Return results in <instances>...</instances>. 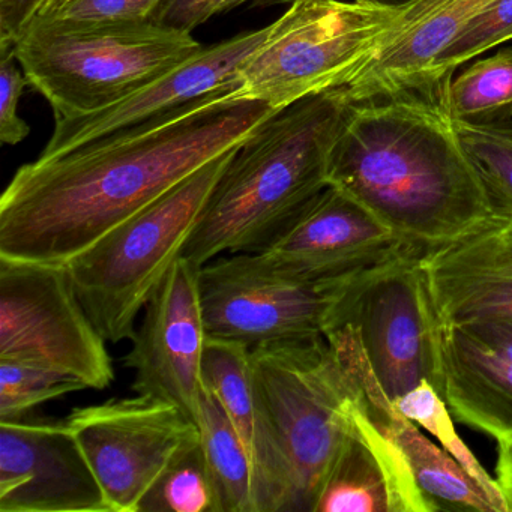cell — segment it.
I'll return each instance as SVG.
<instances>
[{"instance_id": "603a6c76", "label": "cell", "mask_w": 512, "mask_h": 512, "mask_svg": "<svg viewBox=\"0 0 512 512\" xmlns=\"http://www.w3.org/2000/svg\"><path fill=\"white\" fill-rule=\"evenodd\" d=\"M443 103L455 121L509 124L512 119V47L476 61L452 77Z\"/></svg>"}, {"instance_id": "83f0119b", "label": "cell", "mask_w": 512, "mask_h": 512, "mask_svg": "<svg viewBox=\"0 0 512 512\" xmlns=\"http://www.w3.org/2000/svg\"><path fill=\"white\" fill-rule=\"evenodd\" d=\"M511 40L512 0H496L440 56L431 73V91H446L458 68Z\"/></svg>"}, {"instance_id": "8992f818", "label": "cell", "mask_w": 512, "mask_h": 512, "mask_svg": "<svg viewBox=\"0 0 512 512\" xmlns=\"http://www.w3.org/2000/svg\"><path fill=\"white\" fill-rule=\"evenodd\" d=\"M251 365L286 460L289 512H314L352 430L355 380L326 337L253 347Z\"/></svg>"}, {"instance_id": "e575fe53", "label": "cell", "mask_w": 512, "mask_h": 512, "mask_svg": "<svg viewBox=\"0 0 512 512\" xmlns=\"http://www.w3.org/2000/svg\"><path fill=\"white\" fill-rule=\"evenodd\" d=\"M70 2L71 0H47L37 16H50V14L56 13V11L61 10L65 5L70 4Z\"/></svg>"}, {"instance_id": "836d02e7", "label": "cell", "mask_w": 512, "mask_h": 512, "mask_svg": "<svg viewBox=\"0 0 512 512\" xmlns=\"http://www.w3.org/2000/svg\"><path fill=\"white\" fill-rule=\"evenodd\" d=\"M364 4L379 5V7L403 8L412 4L413 0H358Z\"/></svg>"}, {"instance_id": "9c48e42d", "label": "cell", "mask_w": 512, "mask_h": 512, "mask_svg": "<svg viewBox=\"0 0 512 512\" xmlns=\"http://www.w3.org/2000/svg\"><path fill=\"white\" fill-rule=\"evenodd\" d=\"M0 359L56 371L86 389H106L115 380L107 340L65 265L0 257Z\"/></svg>"}, {"instance_id": "52a82bcc", "label": "cell", "mask_w": 512, "mask_h": 512, "mask_svg": "<svg viewBox=\"0 0 512 512\" xmlns=\"http://www.w3.org/2000/svg\"><path fill=\"white\" fill-rule=\"evenodd\" d=\"M400 11L358 0H295L239 68L229 100L281 110L346 88L376 58Z\"/></svg>"}, {"instance_id": "7402d4cb", "label": "cell", "mask_w": 512, "mask_h": 512, "mask_svg": "<svg viewBox=\"0 0 512 512\" xmlns=\"http://www.w3.org/2000/svg\"><path fill=\"white\" fill-rule=\"evenodd\" d=\"M197 428L217 485L221 512H254L250 458L229 416L205 386L199 397Z\"/></svg>"}, {"instance_id": "d6a6232c", "label": "cell", "mask_w": 512, "mask_h": 512, "mask_svg": "<svg viewBox=\"0 0 512 512\" xmlns=\"http://www.w3.org/2000/svg\"><path fill=\"white\" fill-rule=\"evenodd\" d=\"M499 443L496 463V482L505 502L506 512H512V439Z\"/></svg>"}, {"instance_id": "ac0fdd59", "label": "cell", "mask_w": 512, "mask_h": 512, "mask_svg": "<svg viewBox=\"0 0 512 512\" xmlns=\"http://www.w3.org/2000/svg\"><path fill=\"white\" fill-rule=\"evenodd\" d=\"M326 338L355 379L365 409L400 449L416 484L436 509L497 512L481 485L442 446L425 436L419 425L398 412L368 361L358 329L352 323H341Z\"/></svg>"}, {"instance_id": "8d00e7d4", "label": "cell", "mask_w": 512, "mask_h": 512, "mask_svg": "<svg viewBox=\"0 0 512 512\" xmlns=\"http://www.w3.org/2000/svg\"><path fill=\"white\" fill-rule=\"evenodd\" d=\"M295 0H254V7L256 8H271L278 7V5H290Z\"/></svg>"}, {"instance_id": "d590c367", "label": "cell", "mask_w": 512, "mask_h": 512, "mask_svg": "<svg viewBox=\"0 0 512 512\" xmlns=\"http://www.w3.org/2000/svg\"><path fill=\"white\" fill-rule=\"evenodd\" d=\"M247 2H250V0H218L217 13H215V16H220V14L227 13V11L235 10V8L241 7V5L247 4Z\"/></svg>"}, {"instance_id": "6da1fadb", "label": "cell", "mask_w": 512, "mask_h": 512, "mask_svg": "<svg viewBox=\"0 0 512 512\" xmlns=\"http://www.w3.org/2000/svg\"><path fill=\"white\" fill-rule=\"evenodd\" d=\"M230 92L20 167L0 197V257L65 265L277 112Z\"/></svg>"}, {"instance_id": "f546056e", "label": "cell", "mask_w": 512, "mask_h": 512, "mask_svg": "<svg viewBox=\"0 0 512 512\" xmlns=\"http://www.w3.org/2000/svg\"><path fill=\"white\" fill-rule=\"evenodd\" d=\"M28 85L10 43H0V142L17 146L31 134L28 122L19 116V103Z\"/></svg>"}, {"instance_id": "1f68e13d", "label": "cell", "mask_w": 512, "mask_h": 512, "mask_svg": "<svg viewBox=\"0 0 512 512\" xmlns=\"http://www.w3.org/2000/svg\"><path fill=\"white\" fill-rule=\"evenodd\" d=\"M47 0H0V43H14Z\"/></svg>"}, {"instance_id": "9a60e30c", "label": "cell", "mask_w": 512, "mask_h": 512, "mask_svg": "<svg viewBox=\"0 0 512 512\" xmlns=\"http://www.w3.org/2000/svg\"><path fill=\"white\" fill-rule=\"evenodd\" d=\"M436 386L457 421L512 439V317L433 322Z\"/></svg>"}, {"instance_id": "d4e9b609", "label": "cell", "mask_w": 512, "mask_h": 512, "mask_svg": "<svg viewBox=\"0 0 512 512\" xmlns=\"http://www.w3.org/2000/svg\"><path fill=\"white\" fill-rule=\"evenodd\" d=\"M392 401L398 412L403 413L425 433L434 437L440 446L481 485L497 512H506L496 479L488 475L469 446L463 442L455 430L454 416H451L448 404L430 380H422L415 388Z\"/></svg>"}, {"instance_id": "44dd1931", "label": "cell", "mask_w": 512, "mask_h": 512, "mask_svg": "<svg viewBox=\"0 0 512 512\" xmlns=\"http://www.w3.org/2000/svg\"><path fill=\"white\" fill-rule=\"evenodd\" d=\"M433 511L436 506L416 484L400 449L365 409L358 389L352 430L329 470L314 512Z\"/></svg>"}, {"instance_id": "484cf974", "label": "cell", "mask_w": 512, "mask_h": 512, "mask_svg": "<svg viewBox=\"0 0 512 512\" xmlns=\"http://www.w3.org/2000/svg\"><path fill=\"white\" fill-rule=\"evenodd\" d=\"M455 121V119H454ZM461 140L478 167L494 208L512 214V127L455 121Z\"/></svg>"}, {"instance_id": "ffe728a7", "label": "cell", "mask_w": 512, "mask_h": 512, "mask_svg": "<svg viewBox=\"0 0 512 512\" xmlns=\"http://www.w3.org/2000/svg\"><path fill=\"white\" fill-rule=\"evenodd\" d=\"M202 382L229 416L250 458L254 512H289V472L254 380L250 347L208 335Z\"/></svg>"}, {"instance_id": "2e32d148", "label": "cell", "mask_w": 512, "mask_h": 512, "mask_svg": "<svg viewBox=\"0 0 512 512\" xmlns=\"http://www.w3.org/2000/svg\"><path fill=\"white\" fill-rule=\"evenodd\" d=\"M418 265L436 322L512 317V214L422 251Z\"/></svg>"}, {"instance_id": "8fae6325", "label": "cell", "mask_w": 512, "mask_h": 512, "mask_svg": "<svg viewBox=\"0 0 512 512\" xmlns=\"http://www.w3.org/2000/svg\"><path fill=\"white\" fill-rule=\"evenodd\" d=\"M419 254L368 272L344 305L341 323L358 329L368 361L391 400L422 380L433 383V311Z\"/></svg>"}, {"instance_id": "277c9868", "label": "cell", "mask_w": 512, "mask_h": 512, "mask_svg": "<svg viewBox=\"0 0 512 512\" xmlns=\"http://www.w3.org/2000/svg\"><path fill=\"white\" fill-rule=\"evenodd\" d=\"M13 46L28 85L55 119L119 103L203 49L193 34L151 22L70 25L37 16Z\"/></svg>"}, {"instance_id": "4dcf8cb0", "label": "cell", "mask_w": 512, "mask_h": 512, "mask_svg": "<svg viewBox=\"0 0 512 512\" xmlns=\"http://www.w3.org/2000/svg\"><path fill=\"white\" fill-rule=\"evenodd\" d=\"M218 0H163L151 22L193 34L217 13Z\"/></svg>"}, {"instance_id": "4316f807", "label": "cell", "mask_w": 512, "mask_h": 512, "mask_svg": "<svg viewBox=\"0 0 512 512\" xmlns=\"http://www.w3.org/2000/svg\"><path fill=\"white\" fill-rule=\"evenodd\" d=\"M85 385L38 365L0 359V419H20L37 406Z\"/></svg>"}, {"instance_id": "cb8c5ba5", "label": "cell", "mask_w": 512, "mask_h": 512, "mask_svg": "<svg viewBox=\"0 0 512 512\" xmlns=\"http://www.w3.org/2000/svg\"><path fill=\"white\" fill-rule=\"evenodd\" d=\"M139 512H221L199 431L172 455L140 502Z\"/></svg>"}, {"instance_id": "5bb4252c", "label": "cell", "mask_w": 512, "mask_h": 512, "mask_svg": "<svg viewBox=\"0 0 512 512\" xmlns=\"http://www.w3.org/2000/svg\"><path fill=\"white\" fill-rule=\"evenodd\" d=\"M0 512H110L65 419H0Z\"/></svg>"}, {"instance_id": "f1b7e54d", "label": "cell", "mask_w": 512, "mask_h": 512, "mask_svg": "<svg viewBox=\"0 0 512 512\" xmlns=\"http://www.w3.org/2000/svg\"><path fill=\"white\" fill-rule=\"evenodd\" d=\"M161 2L163 0H71L61 10L43 17L70 25L148 22Z\"/></svg>"}, {"instance_id": "d6986e66", "label": "cell", "mask_w": 512, "mask_h": 512, "mask_svg": "<svg viewBox=\"0 0 512 512\" xmlns=\"http://www.w3.org/2000/svg\"><path fill=\"white\" fill-rule=\"evenodd\" d=\"M496 0H413L401 8L376 58L344 88L350 103L401 91H431L440 56Z\"/></svg>"}, {"instance_id": "3957f363", "label": "cell", "mask_w": 512, "mask_h": 512, "mask_svg": "<svg viewBox=\"0 0 512 512\" xmlns=\"http://www.w3.org/2000/svg\"><path fill=\"white\" fill-rule=\"evenodd\" d=\"M350 104L344 88L332 89L265 119L233 152L182 256L202 266L265 250L328 187Z\"/></svg>"}, {"instance_id": "e0dca14e", "label": "cell", "mask_w": 512, "mask_h": 512, "mask_svg": "<svg viewBox=\"0 0 512 512\" xmlns=\"http://www.w3.org/2000/svg\"><path fill=\"white\" fill-rule=\"evenodd\" d=\"M269 26L203 46L197 55L130 97L91 115L55 119V130L40 160L59 157L107 134L133 127L215 92L235 89L248 56L265 41Z\"/></svg>"}, {"instance_id": "7a4b0ae2", "label": "cell", "mask_w": 512, "mask_h": 512, "mask_svg": "<svg viewBox=\"0 0 512 512\" xmlns=\"http://www.w3.org/2000/svg\"><path fill=\"white\" fill-rule=\"evenodd\" d=\"M445 92L401 91L350 104L328 182L425 251L496 211Z\"/></svg>"}, {"instance_id": "5b68a950", "label": "cell", "mask_w": 512, "mask_h": 512, "mask_svg": "<svg viewBox=\"0 0 512 512\" xmlns=\"http://www.w3.org/2000/svg\"><path fill=\"white\" fill-rule=\"evenodd\" d=\"M235 149L200 167L65 263L80 302L107 343L133 338L137 319L184 254Z\"/></svg>"}, {"instance_id": "4fadbf2b", "label": "cell", "mask_w": 512, "mask_h": 512, "mask_svg": "<svg viewBox=\"0 0 512 512\" xmlns=\"http://www.w3.org/2000/svg\"><path fill=\"white\" fill-rule=\"evenodd\" d=\"M256 254L287 277L320 281L352 277L421 251L352 197L328 185Z\"/></svg>"}, {"instance_id": "30bf717a", "label": "cell", "mask_w": 512, "mask_h": 512, "mask_svg": "<svg viewBox=\"0 0 512 512\" xmlns=\"http://www.w3.org/2000/svg\"><path fill=\"white\" fill-rule=\"evenodd\" d=\"M65 422L88 458L110 512H139L172 455L199 431L175 404L140 394L79 407Z\"/></svg>"}, {"instance_id": "7c38bea8", "label": "cell", "mask_w": 512, "mask_h": 512, "mask_svg": "<svg viewBox=\"0 0 512 512\" xmlns=\"http://www.w3.org/2000/svg\"><path fill=\"white\" fill-rule=\"evenodd\" d=\"M199 274L193 260H176L146 304L125 356V365L134 371L136 394L175 404L196 425L208 340Z\"/></svg>"}, {"instance_id": "ba28073f", "label": "cell", "mask_w": 512, "mask_h": 512, "mask_svg": "<svg viewBox=\"0 0 512 512\" xmlns=\"http://www.w3.org/2000/svg\"><path fill=\"white\" fill-rule=\"evenodd\" d=\"M368 272L308 281L274 271L256 253L217 257L200 266L206 332L250 349L326 337L340 325L350 293Z\"/></svg>"}]
</instances>
